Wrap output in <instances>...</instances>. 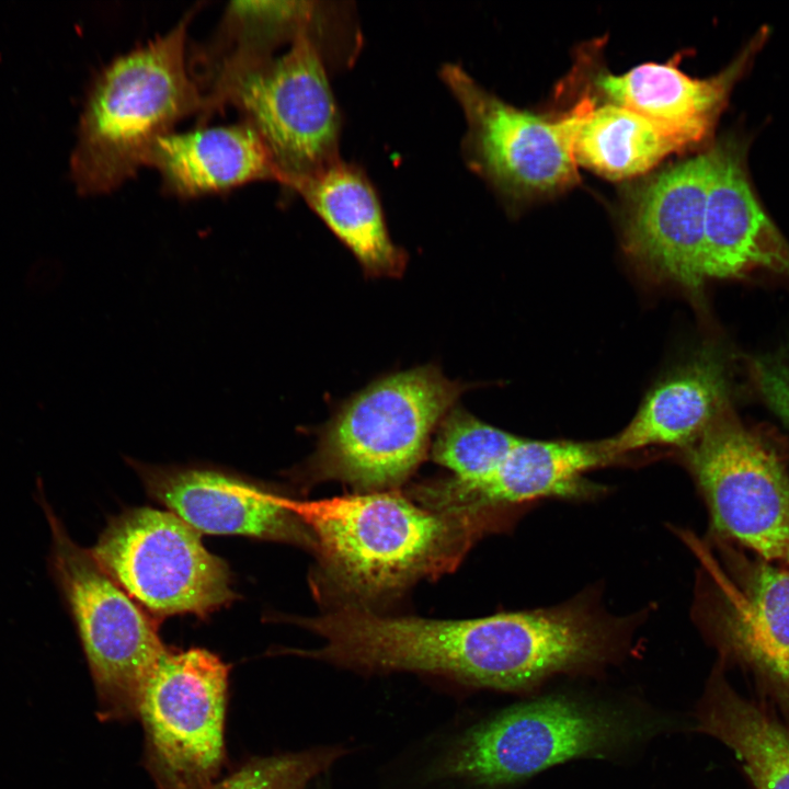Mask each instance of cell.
<instances>
[{"instance_id": "cell-1", "label": "cell", "mask_w": 789, "mask_h": 789, "mask_svg": "<svg viewBox=\"0 0 789 789\" xmlns=\"http://www.w3.org/2000/svg\"><path fill=\"white\" fill-rule=\"evenodd\" d=\"M276 500L310 530L331 580L362 598L455 569L485 528L482 511L423 508L392 492Z\"/></svg>"}, {"instance_id": "cell-2", "label": "cell", "mask_w": 789, "mask_h": 789, "mask_svg": "<svg viewBox=\"0 0 789 789\" xmlns=\"http://www.w3.org/2000/svg\"><path fill=\"white\" fill-rule=\"evenodd\" d=\"M196 8L167 33L117 57L98 76L80 116L70 159L79 193H107L146 165L153 144L203 111L186 41Z\"/></svg>"}, {"instance_id": "cell-3", "label": "cell", "mask_w": 789, "mask_h": 789, "mask_svg": "<svg viewBox=\"0 0 789 789\" xmlns=\"http://www.w3.org/2000/svg\"><path fill=\"white\" fill-rule=\"evenodd\" d=\"M471 388L435 363L380 376L338 405L296 473L362 489L395 487L420 465L443 418Z\"/></svg>"}, {"instance_id": "cell-4", "label": "cell", "mask_w": 789, "mask_h": 789, "mask_svg": "<svg viewBox=\"0 0 789 789\" xmlns=\"http://www.w3.org/2000/svg\"><path fill=\"white\" fill-rule=\"evenodd\" d=\"M658 730L656 723L624 709L545 697L469 730L439 773L480 786H503L570 759L605 757Z\"/></svg>"}, {"instance_id": "cell-5", "label": "cell", "mask_w": 789, "mask_h": 789, "mask_svg": "<svg viewBox=\"0 0 789 789\" xmlns=\"http://www.w3.org/2000/svg\"><path fill=\"white\" fill-rule=\"evenodd\" d=\"M227 106L263 139L281 184L340 159L342 119L313 27L302 31L279 57H272L214 89L204 99L198 126Z\"/></svg>"}, {"instance_id": "cell-6", "label": "cell", "mask_w": 789, "mask_h": 789, "mask_svg": "<svg viewBox=\"0 0 789 789\" xmlns=\"http://www.w3.org/2000/svg\"><path fill=\"white\" fill-rule=\"evenodd\" d=\"M44 506V505H43ZM50 567L85 654L101 720L138 716L146 682L167 648L132 598L76 545L45 502Z\"/></svg>"}, {"instance_id": "cell-7", "label": "cell", "mask_w": 789, "mask_h": 789, "mask_svg": "<svg viewBox=\"0 0 789 789\" xmlns=\"http://www.w3.org/2000/svg\"><path fill=\"white\" fill-rule=\"evenodd\" d=\"M229 666L199 648L167 649L144 687L138 716L158 789H213L224 761Z\"/></svg>"}, {"instance_id": "cell-8", "label": "cell", "mask_w": 789, "mask_h": 789, "mask_svg": "<svg viewBox=\"0 0 789 789\" xmlns=\"http://www.w3.org/2000/svg\"><path fill=\"white\" fill-rule=\"evenodd\" d=\"M89 552L117 585L159 616L204 617L236 597L226 562L170 511H125L108 522Z\"/></svg>"}, {"instance_id": "cell-9", "label": "cell", "mask_w": 789, "mask_h": 789, "mask_svg": "<svg viewBox=\"0 0 789 789\" xmlns=\"http://www.w3.org/2000/svg\"><path fill=\"white\" fill-rule=\"evenodd\" d=\"M439 76L467 122L462 156L468 168L503 198L515 203L578 183L568 113L550 117L513 106L459 65L445 64Z\"/></svg>"}, {"instance_id": "cell-10", "label": "cell", "mask_w": 789, "mask_h": 789, "mask_svg": "<svg viewBox=\"0 0 789 789\" xmlns=\"http://www.w3.org/2000/svg\"><path fill=\"white\" fill-rule=\"evenodd\" d=\"M685 449L713 529L789 563V478L773 449L720 416Z\"/></svg>"}, {"instance_id": "cell-11", "label": "cell", "mask_w": 789, "mask_h": 789, "mask_svg": "<svg viewBox=\"0 0 789 789\" xmlns=\"http://www.w3.org/2000/svg\"><path fill=\"white\" fill-rule=\"evenodd\" d=\"M710 148L663 169L629 203L624 248L650 275L697 291L704 274L705 218Z\"/></svg>"}, {"instance_id": "cell-12", "label": "cell", "mask_w": 789, "mask_h": 789, "mask_svg": "<svg viewBox=\"0 0 789 789\" xmlns=\"http://www.w3.org/2000/svg\"><path fill=\"white\" fill-rule=\"evenodd\" d=\"M149 494L199 534L240 535L316 550L310 530L276 494L228 472L130 460Z\"/></svg>"}, {"instance_id": "cell-13", "label": "cell", "mask_w": 789, "mask_h": 789, "mask_svg": "<svg viewBox=\"0 0 789 789\" xmlns=\"http://www.w3.org/2000/svg\"><path fill=\"white\" fill-rule=\"evenodd\" d=\"M615 461L605 439L578 442L519 437L487 477L462 482L448 478L420 487L419 499L437 511H482L546 498L579 499L597 492L585 474Z\"/></svg>"}, {"instance_id": "cell-14", "label": "cell", "mask_w": 789, "mask_h": 789, "mask_svg": "<svg viewBox=\"0 0 789 789\" xmlns=\"http://www.w3.org/2000/svg\"><path fill=\"white\" fill-rule=\"evenodd\" d=\"M766 36V28H762L727 68L710 78L687 76L674 58L664 64H641L622 75L598 71L585 94L645 117L685 151L710 137L732 88Z\"/></svg>"}, {"instance_id": "cell-15", "label": "cell", "mask_w": 789, "mask_h": 789, "mask_svg": "<svg viewBox=\"0 0 789 789\" xmlns=\"http://www.w3.org/2000/svg\"><path fill=\"white\" fill-rule=\"evenodd\" d=\"M710 150L706 279L737 277L755 270L789 275V243L754 193L746 169V141L727 138Z\"/></svg>"}, {"instance_id": "cell-16", "label": "cell", "mask_w": 789, "mask_h": 789, "mask_svg": "<svg viewBox=\"0 0 789 789\" xmlns=\"http://www.w3.org/2000/svg\"><path fill=\"white\" fill-rule=\"evenodd\" d=\"M146 165L161 175L164 190L187 198L216 194L281 174L258 132L248 123L206 127L160 137Z\"/></svg>"}, {"instance_id": "cell-17", "label": "cell", "mask_w": 789, "mask_h": 789, "mask_svg": "<svg viewBox=\"0 0 789 789\" xmlns=\"http://www.w3.org/2000/svg\"><path fill=\"white\" fill-rule=\"evenodd\" d=\"M286 187L350 250L367 278L403 275L409 255L392 241L376 190L359 167L340 158Z\"/></svg>"}, {"instance_id": "cell-18", "label": "cell", "mask_w": 789, "mask_h": 789, "mask_svg": "<svg viewBox=\"0 0 789 789\" xmlns=\"http://www.w3.org/2000/svg\"><path fill=\"white\" fill-rule=\"evenodd\" d=\"M725 397L722 367L701 355L662 378L606 447L614 460L649 447L686 448L720 416Z\"/></svg>"}, {"instance_id": "cell-19", "label": "cell", "mask_w": 789, "mask_h": 789, "mask_svg": "<svg viewBox=\"0 0 789 789\" xmlns=\"http://www.w3.org/2000/svg\"><path fill=\"white\" fill-rule=\"evenodd\" d=\"M311 1L230 2L214 34L187 57L190 72L205 98L218 85L274 57V50L315 27L320 15Z\"/></svg>"}, {"instance_id": "cell-20", "label": "cell", "mask_w": 789, "mask_h": 789, "mask_svg": "<svg viewBox=\"0 0 789 789\" xmlns=\"http://www.w3.org/2000/svg\"><path fill=\"white\" fill-rule=\"evenodd\" d=\"M567 113L576 165L611 181L641 175L668 155L683 151L645 117L585 93Z\"/></svg>"}, {"instance_id": "cell-21", "label": "cell", "mask_w": 789, "mask_h": 789, "mask_svg": "<svg viewBox=\"0 0 789 789\" xmlns=\"http://www.w3.org/2000/svg\"><path fill=\"white\" fill-rule=\"evenodd\" d=\"M697 728L734 752L756 789H789V731L719 679L708 688Z\"/></svg>"}, {"instance_id": "cell-22", "label": "cell", "mask_w": 789, "mask_h": 789, "mask_svg": "<svg viewBox=\"0 0 789 789\" xmlns=\"http://www.w3.org/2000/svg\"><path fill=\"white\" fill-rule=\"evenodd\" d=\"M727 641L789 687V571L761 564L723 615Z\"/></svg>"}, {"instance_id": "cell-23", "label": "cell", "mask_w": 789, "mask_h": 789, "mask_svg": "<svg viewBox=\"0 0 789 789\" xmlns=\"http://www.w3.org/2000/svg\"><path fill=\"white\" fill-rule=\"evenodd\" d=\"M434 435L432 459L462 482L490 474L519 439L478 419L458 403L443 418Z\"/></svg>"}, {"instance_id": "cell-24", "label": "cell", "mask_w": 789, "mask_h": 789, "mask_svg": "<svg viewBox=\"0 0 789 789\" xmlns=\"http://www.w3.org/2000/svg\"><path fill=\"white\" fill-rule=\"evenodd\" d=\"M345 751L338 746L317 747L255 758L213 789H306L318 775L327 771Z\"/></svg>"}, {"instance_id": "cell-25", "label": "cell", "mask_w": 789, "mask_h": 789, "mask_svg": "<svg viewBox=\"0 0 789 789\" xmlns=\"http://www.w3.org/2000/svg\"><path fill=\"white\" fill-rule=\"evenodd\" d=\"M755 377L767 403L789 427V358L757 363Z\"/></svg>"}]
</instances>
